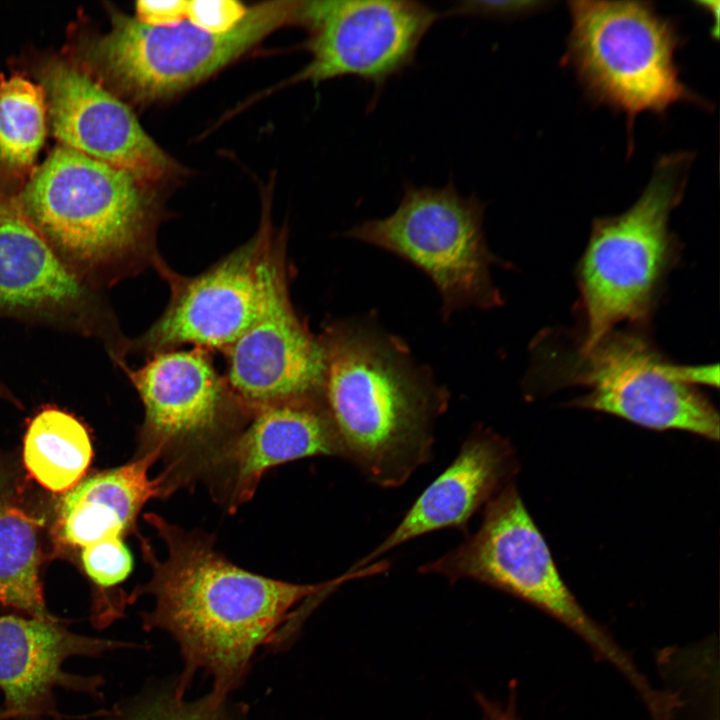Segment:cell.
Segmentation results:
<instances>
[{
  "mask_svg": "<svg viewBox=\"0 0 720 720\" xmlns=\"http://www.w3.org/2000/svg\"><path fill=\"white\" fill-rule=\"evenodd\" d=\"M569 378L588 389L574 405L654 429L719 439V415L695 385L718 386V365L685 366L664 359L638 335L611 331L580 349Z\"/></svg>",
  "mask_w": 720,
  "mask_h": 720,
  "instance_id": "9",
  "label": "cell"
},
{
  "mask_svg": "<svg viewBox=\"0 0 720 720\" xmlns=\"http://www.w3.org/2000/svg\"><path fill=\"white\" fill-rule=\"evenodd\" d=\"M479 704L483 710L482 720H499L498 718V704L489 701L483 696L478 697Z\"/></svg>",
  "mask_w": 720,
  "mask_h": 720,
  "instance_id": "26",
  "label": "cell"
},
{
  "mask_svg": "<svg viewBox=\"0 0 720 720\" xmlns=\"http://www.w3.org/2000/svg\"><path fill=\"white\" fill-rule=\"evenodd\" d=\"M286 234L275 230L267 246L257 317L225 353L224 377L252 411L287 400L324 398L322 346L290 297Z\"/></svg>",
  "mask_w": 720,
  "mask_h": 720,
  "instance_id": "12",
  "label": "cell"
},
{
  "mask_svg": "<svg viewBox=\"0 0 720 720\" xmlns=\"http://www.w3.org/2000/svg\"><path fill=\"white\" fill-rule=\"evenodd\" d=\"M255 235L205 271L184 276L164 259L155 271L170 289L166 308L132 344L148 358L182 345L226 353L257 317L263 294V261L275 231L264 198Z\"/></svg>",
  "mask_w": 720,
  "mask_h": 720,
  "instance_id": "11",
  "label": "cell"
},
{
  "mask_svg": "<svg viewBox=\"0 0 720 720\" xmlns=\"http://www.w3.org/2000/svg\"><path fill=\"white\" fill-rule=\"evenodd\" d=\"M40 79L48 123L60 145L123 169L144 185L176 172L129 106L79 65L50 60Z\"/></svg>",
  "mask_w": 720,
  "mask_h": 720,
  "instance_id": "14",
  "label": "cell"
},
{
  "mask_svg": "<svg viewBox=\"0 0 720 720\" xmlns=\"http://www.w3.org/2000/svg\"><path fill=\"white\" fill-rule=\"evenodd\" d=\"M0 720H10L9 713L2 706L0 707Z\"/></svg>",
  "mask_w": 720,
  "mask_h": 720,
  "instance_id": "28",
  "label": "cell"
},
{
  "mask_svg": "<svg viewBox=\"0 0 720 720\" xmlns=\"http://www.w3.org/2000/svg\"><path fill=\"white\" fill-rule=\"evenodd\" d=\"M17 202L83 282L112 285L163 259L156 245L161 216L146 185L66 146L51 151Z\"/></svg>",
  "mask_w": 720,
  "mask_h": 720,
  "instance_id": "3",
  "label": "cell"
},
{
  "mask_svg": "<svg viewBox=\"0 0 720 720\" xmlns=\"http://www.w3.org/2000/svg\"><path fill=\"white\" fill-rule=\"evenodd\" d=\"M47 123V101L41 84L19 74L0 78L2 167L16 172L30 169L44 144Z\"/></svg>",
  "mask_w": 720,
  "mask_h": 720,
  "instance_id": "22",
  "label": "cell"
},
{
  "mask_svg": "<svg viewBox=\"0 0 720 720\" xmlns=\"http://www.w3.org/2000/svg\"><path fill=\"white\" fill-rule=\"evenodd\" d=\"M18 460L0 451V610L52 619L41 568L57 552L55 504L40 498Z\"/></svg>",
  "mask_w": 720,
  "mask_h": 720,
  "instance_id": "18",
  "label": "cell"
},
{
  "mask_svg": "<svg viewBox=\"0 0 720 720\" xmlns=\"http://www.w3.org/2000/svg\"><path fill=\"white\" fill-rule=\"evenodd\" d=\"M134 643L82 635L60 617L0 614V690L10 720H63L56 690L101 698L104 679L64 670L73 657L96 658Z\"/></svg>",
  "mask_w": 720,
  "mask_h": 720,
  "instance_id": "15",
  "label": "cell"
},
{
  "mask_svg": "<svg viewBox=\"0 0 720 720\" xmlns=\"http://www.w3.org/2000/svg\"><path fill=\"white\" fill-rule=\"evenodd\" d=\"M318 339L323 395L342 459L375 485H403L433 456L435 424L448 408L449 391L374 318L327 321Z\"/></svg>",
  "mask_w": 720,
  "mask_h": 720,
  "instance_id": "2",
  "label": "cell"
},
{
  "mask_svg": "<svg viewBox=\"0 0 720 720\" xmlns=\"http://www.w3.org/2000/svg\"><path fill=\"white\" fill-rule=\"evenodd\" d=\"M515 471L510 443L489 428L476 426L456 458L424 489L394 530L349 570L369 566L388 551L437 530L467 533L470 519L512 482Z\"/></svg>",
  "mask_w": 720,
  "mask_h": 720,
  "instance_id": "17",
  "label": "cell"
},
{
  "mask_svg": "<svg viewBox=\"0 0 720 720\" xmlns=\"http://www.w3.org/2000/svg\"><path fill=\"white\" fill-rule=\"evenodd\" d=\"M314 456L342 458L324 398H302L257 408L245 426L210 459L215 495L230 511L248 501L264 473Z\"/></svg>",
  "mask_w": 720,
  "mask_h": 720,
  "instance_id": "16",
  "label": "cell"
},
{
  "mask_svg": "<svg viewBox=\"0 0 720 720\" xmlns=\"http://www.w3.org/2000/svg\"><path fill=\"white\" fill-rule=\"evenodd\" d=\"M691 158H661L636 202L617 216L597 219L579 267L585 318L581 349H589L625 321H640L671 264L669 216L684 193Z\"/></svg>",
  "mask_w": 720,
  "mask_h": 720,
  "instance_id": "5",
  "label": "cell"
},
{
  "mask_svg": "<svg viewBox=\"0 0 720 720\" xmlns=\"http://www.w3.org/2000/svg\"><path fill=\"white\" fill-rule=\"evenodd\" d=\"M484 204L462 196L453 183L442 188L405 186L389 216L355 225L343 236L410 262L434 283L447 320L459 310L501 304L490 275L497 261L483 232Z\"/></svg>",
  "mask_w": 720,
  "mask_h": 720,
  "instance_id": "8",
  "label": "cell"
},
{
  "mask_svg": "<svg viewBox=\"0 0 720 720\" xmlns=\"http://www.w3.org/2000/svg\"><path fill=\"white\" fill-rule=\"evenodd\" d=\"M101 716L103 720H247V711L209 693L188 701L176 695L172 683L166 688L143 690L102 711Z\"/></svg>",
  "mask_w": 720,
  "mask_h": 720,
  "instance_id": "23",
  "label": "cell"
},
{
  "mask_svg": "<svg viewBox=\"0 0 720 720\" xmlns=\"http://www.w3.org/2000/svg\"><path fill=\"white\" fill-rule=\"evenodd\" d=\"M126 371L144 407L137 456L155 453L170 460L166 482L190 461L204 469L253 413L203 348L159 352Z\"/></svg>",
  "mask_w": 720,
  "mask_h": 720,
  "instance_id": "10",
  "label": "cell"
},
{
  "mask_svg": "<svg viewBox=\"0 0 720 720\" xmlns=\"http://www.w3.org/2000/svg\"><path fill=\"white\" fill-rule=\"evenodd\" d=\"M166 546L158 561L145 545L151 579L128 597L151 595L141 613L145 630H161L176 642L183 669L173 682L185 697L197 672L212 679L211 696L228 699L245 681L259 649L286 647L311 608L304 601L326 595L361 577L347 571L333 580L298 584L268 578L236 566L214 549L208 536L186 532L155 514L146 516Z\"/></svg>",
  "mask_w": 720,
  "mask_h": 720,
  "instance_id": "1",
  "label": "cell"
},
{
  "mask_svg": "<svg viewBox=\"0 0 720 720\" xmlns=\"http://www.w3.org/2000/svg\"><path fill=\"white\" fill-rule=\"evenodd\" d=\"M569 12L565 58L593 97L631 118L691 97L676 33L647 2L571 1Z\"/></svg>",
  "mask_w": 720,
  "mask_h": 720,
  "instance_id": "7",
  "label": "cell"
},
{
  "mask_svg": "<svg viewBox=\"0 0 720 720\" xmlns=\"http://www.w3.org/2000/svg\"><path fill=\"white\" fill-rule=\"evenodd\" d=\"M83 284L17 200L0 197V312H70L84 300Z\"/></svg>",
  "mask_w": 720,
  "mask_h": 720,
  "instance_id": "19",
  "label": "cell"
},
{
  "mask_svg": "<svg viewBox=\"0 0 720 720\" xmlns=\"http://www.w3.org/2000/svg\"><path fill=\"white\" fill-rule=\"evenodd\" d=\"M449 582L470 579L513 595L565 625L601 661L612 665L645 706L661 696L636 663L579 604L561 578L545 539L513 482L485 507L478 530L440 558L419 567Z\"/></svg>",
  "mask_w": 720,
  "mask_h": 720,
  "instance_id": "4",
  "label": "cell"
},
{
  "mask_svg": "<svg viewBox=\"0 0 720 720\" xmlns=\"http://www.w3.org/2000/svg\"><path fill=\"white\" fill-rule=\"evenodd\" d=\"M439 14L403 0L300 1L311 60L287 84L353 76L375 85L405 70Z\"/></svg>",
  "mask_w": 720,
  "mask_h": 720,
  "instance_id": "13",
  "label": "cell"
},
{
  "mask_svg": "<svg viewBox=\"0 0 720 720\" xmlns=\"http://www.w3.org/2000/svg\"><path fill=\"white\" fill-rule=\"evenodd\" d=\"M248 8L234 0H192L187 4L186 20L203 31L223 34L238 25Z\"/></svg>",
  "mask_w": 720,
  "mask_h": 720,
  "instance_id": "24",
  "label": "cell"
},
{
  "mask_svg": "<svg viewBox=\"0 0 720 720\" xmlns=\"http://www.w3.org/2000/svg\"><path fill=\"white\" fill-rule=\"evenodd\" d=\"M498 718L499 720H517L514 703L511 701L505 708L498 706Z\"/></svg>",
  "mask_w": 720,
  "mask_h": 720,
  "instance_id": "27",
  "label": "cell"
},
{
  "mask_svg": "<svg viewBox=\"0 0 720 720\" xmlns=\"http://www.w3.org/2000/svg\"><path fill=\"white\" fill-rule=\"evenodd\" d=\"M299 3L270 1L249 7L238 25L223 34L203 31L187 20L152 26L113 12L110 30L83 45L81 68L133 101L165 99L201 82L279 27L296 21Z\"/></svg>",
  "mask_w": 720,
  "mask_h": 720,
  "instance_id": "6",
  "label": "cell"
},
{
  "mask_svg": "<svg viewBox=\"0 0 720 720\" xmlns=\"http://www.w3.org/2000/svg\"><path fill=\"white\" fill-rule=\"evenodd\" d=\"M188 0H141L135 4V18L147 25L170 26L186 20Z\"/></svg>",
  "mask_w": 720,
  "mask_h": 720,
  "instance_id": "25",
  "label": "cell"
},
{
  "mask_svg": "<svg viewBox=\"0 0 720 720\" xmlns=\"http://www.w3.org/2000/svg\"><path fill=\"white\" fill-rule=\"evenodd\" d=\"M155 453L90 475L55 503L53 533L61 547L82 549L109 536L123 537L135 529L144 504L166 492V476L151 479Z\"/></svg>",
  "mask_w": 720,
  "mask_h": 720,
  "instance_id": "20",
  "label": "cell"
},
{
  "mask_svg": "<svg viewBox=\"0 0 720 720\" xmlns=\"http://www.w3.org/2000/svg\"><path fill=\"white\" fill-rule=\"evenodd\" d=\"M92 456L87 429L63 410H41L26 429L23 468L31 480L51 493L72 489L85 474Z\"/></svg>",
  "mask_w": 720,
  "mask_h": 720,
  "instance_id": "21",
  "label": "cell"
}]
</instances>
